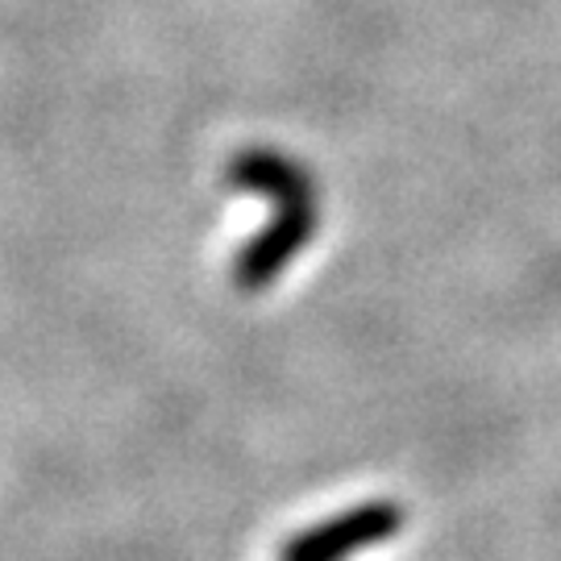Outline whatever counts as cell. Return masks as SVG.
Masks as SVG:
<instances>
[{"mask_svg": "<svg viewBox=\"0 0 561 561\" xmlns=\"http://www.w3.org/2000/svg\"><path fill=\"white\" fill-rule=\"evenodd\" d=\"M396 528V516L391 512H362L350 524H333L317 537H304L287 549V561H337L345 553H354L358 545L375 541V537H387Z\"/></svg>", "mask_w": 561, "mask_h": 561, "instance_id": "obj_1", "label": "cell"}]
</instances>
